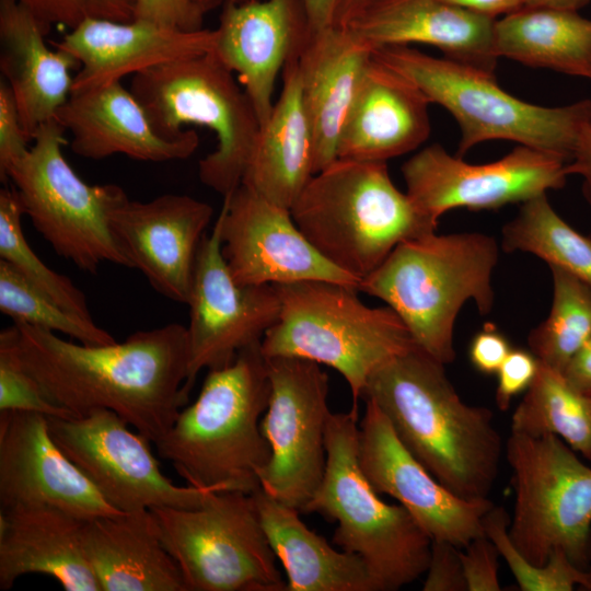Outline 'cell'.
Returning a JSON list of instances; mask_svg holds the SVG:
<instances>
[{"instance_id":"obj_6","label":"cell","mask_w":591,"mask_h":591,"mask_svg":"<svg viewBox=\"0 0 591 591\" xmlns=\"http://www.w3.org/2000/svg\"><path fill=\"white\" fill-rule=\"evenodd\" d=\"M290 212L312 246L359 282L398 244L439 223L396 187L386 162L345 159L312 175Z\"/></svg>"},{"instance_id":"obj_8","label":"cell","mask_w":591,"mask_h":591,"mask_svg":"<svg viewBox=\"0 0 591 591\" xmlns=\"http://www.w3.org/2000/svg\"><path fill=\"white\" fill-rule=\"evenodd\" d=\"M275 287L280 313L262 340L264 356L333 368L349 385L352 408L379 367L416 346L391 308L366 305L354 286L310 280Z\"/></svg>"},{"instance_id":"obj_29","label":"cell","mask_w":591,"mask_h":591,"mask_svg":"<svg viewBox=\"0 0 591 591\" xmlns=\"http://www.w3.org/2000/svg\"><path fill=\"white\" fill-rule=\"evenodd\" d=\"M81 544L101 591H188L150 509L83 520Z\"/></svg>"},{"instance_id":"obj_1","label":"cell","mask_w":591,"mask_h":591,"mask_svg":"<svg viewBox=\"0 0 591 591\" xmlns=\"http://www.w3.org/2000/svg\"><path fill=\"white\" fill-rule=\"evenodd\" d=\"M19 328L25 369L58 405L81 416L114 412L150 442L160 440L187 402V328L170 323L121 343L83 345L26 324Z\"/></svg>"},{"instance_id":"obj_34","label":"cell","mask_w":591,"mask_h":591,"mask_svg":"<svg viewBox=\"0 0 591 591\" xmlns=\"http://www.w3.org/2000/svg\"><path fill=\"white\" fill-rule=\"evenodd\" d=\"M501 248L535 255L591 288V239L556 212L547 194L521 204L515 217L502 228Z\"/></svg>"},{"instance_id":"obj_45","label":"cell","mask_w":591,"mask_h":591,"mask_svg":"<svg viewBox=\"0 0 591 591\" xmlns=\"http://www.w3.org/2000/svg\"><path fill=\"white\" fill-rule=\"evenodd\" d=\"M511 349L501 332L493 325H486L473 337L468 357L478 372L490 375L497 373Z\"/></svg>"},{"instance_id":"obj_4","label":"cell","mask_w":591,"mask_h":591,"mask_svg":"<svg viewBox=\"0 0 591 591\" xmlns=\"http://www.w3.org/2000/svg\"><path fill=\"white\" fill-rule=\"evenodd\" d=\"M270 381L262 343L229 366L208 370L196 401L154 444L187 485L213 493L252 494L270 457L260 430Z\"/></svg>"},{"instance_id":"obj_41","label":"cell","mask_w":591,"mask_h":591,"mask_svg":"<svg viewBox=\"0 0 591 591\" xmlns=\"http://www.w3.org/2000/svg\"><path fill=\"white\" fill-rule=\"evenodd\" d=\"M461 551V560L467 591H500V556L495 543L486 535L470 541Z\"/></svg>"},{"instance_id":"obj_21","label":"cell","mask_w":591,"mask_h":591,"mask_svg":"<svg viewBox=\"0 0 591 591\" xmlns=\"http://www.w3.org/2000/svg\"><path fill=\"white\" fill-rule=\"evenodd\" d=\"M312 30L302 0H253L221 8L212 53L237 73L260 126L273 111L278 74Z\"/></svg>"},{"instance_id":"obj_35","label":"cell","mask_w":591,"mask_h":591,"mask_svg":"<svg viewBox=\"0 0 591 591\" xmlns=\"http://www.w3.org/2000/svg\"><path fill=\"white\" fill-rule=\"evenodd\" d=\"M549 268L552 306L548 316L530 332L528 345L541 363L564 373L591 336V288L560 268Z\"/></svg>"},{"instance_id":"obj_43","label":"cell","mask_w":591,"mask_h":591,"mask_svg":"<svg viewBox=\"0 0 591 591\" xmlns=\"http://www.w3.org/2000/svg\"><path fill=\"white\" fill-rule=\"evenodd\" d=\"M538 363L531 351L511 349L497 371L496 404L500 410H507L512 398L530 387L536 375Z\"/></svg>"},{"instance_id":"obj_3","label":"cell","mask_w":591,"mask_h":591,"mask_svg":"<svg viewBox=\"0 0 591 591\" xmlns=\"http://www.w3.org/2000/svg\"><path fill=\"white\" fill-rule=\"evenodd\" d=\"M512 471L514 505L509 521L495 518L487 536L508 564L519 589L538 591L543 565L555 549L578 567L591 560V467L554 434L511 432L505 447Z\"/></svg>"},{"instance_id":"obj_17","label":"cell","mask_w":591,"mask_h":591,"mask_svg":"<svg viewBox=\"0 0 591 591\" xmlns=\"http://www.w3.org/2000/svg\"><path fill=\"white\" fill-rule=\"evenodd\" d=\"M217 219L223 257L241 286L324 280L358 289L359 280L332 265L312 246L289 209L243 184L223 197Z\"/></svg>"},{"instance_id":"obj_19","label":"cell","mask_w":591,"mask_h":591,"mask_svg":"<svg viewBox=\"0 0 591 591\" xmlns=\"http://www.w3.org/2000/svg\"><path fill=\"white\" fill-rule=\"evenodd\" d=\"M212 207L187 195L166 194L149 201L124 197L109 213L113 234L151 287L187 304L197 250Z\"/></svg>"},{"instance_id":"obj_11","label":"cell","mask_w":591,"mask_h":591,"mask_svg":"<svg viewBox=\"0 0 591 591\" xmlns=\"http://www.w3.org/2000/svg\"><path fill=\"white\" fill-rule=\"evenodd\" d=\"M65 128L53 119L35 134L27 154L10 167L24 215L56 254L95 274L103 263L131 268L109 223L126 193L115 184L89 185L63 158Z\"/></svg>"},{"instance_id":"obj_49","label":"cell","mask_w":591,"mask_h":591,"mask_svg":"<svg viewBox=\"0 0 591 591\" xmlns=\"http://www.w3.org/2000/svg\"><path fill=\"white\" fill-rule=\"evenodd\" d=\"M302 2L313 30L335 24L339 0H302Z\"/></svg>"},{"instance_id":"obj_10","label":"cell","mask_w":591,"mask_h":591,"mask_svg":"<svg viewBox=\"0 0 591 591\" xmlns=\"http://www.w3.org/2000/svg\"><path fill=\"white\" fill-rule=\"evenodd\" d=\"M130 91L160 136L179 138L186 124L215 134L217 148L198 163L204 185L222 197L241 185L260 123L239 80L212 51L141 71Z\"/></svg>"},{"instance_id":"obj_31","label":"cell","mask_w":591,"mask_h":591,"mask_svg":"<svg viewBox=\"0 0 591 591\" xmlns=\"http://www.w3.org/2000/svg\"><path fill=\"white\" fill-rule=\"evenodd\" d=\"M252 496L265 535L286 571V591H380L362 558L338 552L258 487Z\"/></svg>"},{"instance_id":"obj_15","label":"cell","mask_w":591,"mask_h":591,"mask_svg":"<svg viewBox=\"0 0 591 591\" xmlns=\"http://www.w3.org/2000/svg\"><path fill=\"white\" fill-rule=\"evenodd\" d=\"M559 155L517 144L501 159L474 164L432 143L403 165L406 193L429 216L457 208L496 210L561 189L569 176Z\"/></svg>"},{"instance_id":"obj_24","label":"cell","mask_w":591,"mask_h":591,"mask_svg":"<svg viewBox=\"0 0 591 591\" xmlns=\"http://www.w3.org/2000/svg\"><path fill=\"white\" fill-rule=\"evenodd\" d=\"M55 119L71 135L72 152L92 160L124 154L139 161L166 162L187 159L199 146L193 129L176 139L160 136L120 81L72 92Z\"/></svg>"},{"instance_id":"obj_44","label":"cell","mask_w":591,"mask_h":591,"mask_svg":"<svg viewBox=\"0 0 591 591\" xmlns=\"http://www.w3.org/2000/svg\"><path fill=\"white\" fill-rule=\"evenodd\" d=\"M205 14L192 0H138L135 20L184 31L202 28Z\"/></svg>"},{"instance_id":"obj_50","label":"cell","mask_w":591,"mask_h":591,"mask_svg":"<svg viewBox=\"0 0 591 591\" xmlns=\"http://www.w3.org/2000/svg\"><path fill=\"white\" fill-rule=\"evenodd\" d=\"M590 0H523V7H545L561 10L579 11Z\"/></svg>"},{"instance_id":"obj_40","label":"cell","mask_w":591,"mask_h":591,"mask_svg":"<svg viewBox=\"0 0 591 591\" xmlns=\"http://www.w3.org/2000/svg\"><path fill=\"white\" fill-rule=\"evenodd\" d=\"M18 105L5 80L0 82V178L7 181L8 171L23 159L30 148Z\"/></svg>"},{"instance_id":"obj_47","label":"cell","mask_w":591,"mask_h":591,"mask_svg":"<svg viewBox=\"0 0 591 591\" xmlns=\"http://www.w3.org/2000/svg\"><path fill=\"white\" fill-rule=\"evenodd\" d=\"M564 375L578 391L591 395V336L570 360Z\"/></svg>"},{"instance_id":"obj_27","label":"cell","mask_w":591,"mask_h":591,"mask_svg":"<svg viewBox=\"0 0 591 591\" xmlns=\"http://www.w3.org/2000/svg\"><path fill=\"white\" fill-rule=\"evenodd\" d=\"M82 521L53 506L0 509V589L40 573L66 591H101L82 548Z\"/></svg>"},{"instance_id":"obj_14","label":"cell","mask_w":591,"mask_h":591,"mask_svg":"<svg viewBox=\"0 0 591 591\" xmlns=\"http://www.w3.org/2000/svg\"><path fill=\"white\" fill-rule=\"evenodd\" d=\"M47 421L54 441L118 511L196 508L213 493L175 485L160 470L150 441L114 412L95 408L70 419L47 417Z\"/></svg>"},{"instance_id":"obj_39","label":"cell","mask_w":591,"mask_h":591,"mask_svg":"<svg viewBox=\"0 0 591 591\" xmlns=\"http://www.w3.org/2000/svg\"><path fill=\"white\" fill-rule=\"evenodd\" d=\"M37 20L47 35L53 26L69 31L86 20L131 22L138 0H18Z\"/></svg>"},{"instance_id":"obj_7","label":"cell","mask_w":591,"mask_h":591,"mask_svg":"<svg viewBox=\"0 0 591 591\" xmlns=\"http://www.w3.org/2000/svg\"><path fill=\"white\" fill-rule=\"evenodd\" d=\"M372 56L453 116L461 132V158L485 141L509 140L569 161L591 118V99L553 107L532 104L501 89L495 73L410 46L382 47Z\"/></svg>"},{"instance_id":"obj_36","label":"cell","mask_w":591,"mask_h":591,"mask_svg":"<svg viewBox=\"0 0 591 591\" xmlns=\"http://www.w3.org/2000/svg\"><path fill=\"white\" fill-rule=\"evenodd\" d=\"M0 311L11 317L14 324L61 333L83 345L116 343L93 320L83 318L60 306L4 259H0Z\"/></svg>"},{"instance_id":"obj_46","label":"cell","mask_w":591,"mask_h":591,"mask_svg":"<svg viewBox=\"0 0 591 591\" xmlns=\"http://www.w3.org/2000/svg\"><path fill=\"white\" fill-rule=\"evenodd\" d=\"M569 175L582 179V193L591 207V118L583 126L571 159L567 164Z\"/></svg>"},{"instance_id":"obj_37","label":"cell","mask_w":591,"mask_h":591,"mask_svg":"<svg viewBox=\"0 0 591 591\" xmlns=\"http://www.w3.org/2000/svg\"><path fill=\"white\" fill-rule=\"evenodd\" d=\"M24 215L15 188L0 190V258L67 311L93 320L84 293L67 277L47 267L28 245Z\"/></svg>"},{"instance_id":"obj_12","label":"cell","mask_w":591,"mask_h":591,"mask_svg":"<svg viewBox=\"0 0 591 591\" xmlns=\"http://www.w3.org/2000/svg\"><path fill=\"white\" fill-rule=\"evenodd\" d=\"M150 510L188 591H286L252 494L211 493L196 508Z\"/></svg>"},{"instance_id":"obj_25","label":"cell","mask_w":591,"mask_h":591,"mask_svg":"<svg viewBox=\"0 0 591 591\" xmlns=\"http://www.w3.org/2000/svg\"><path fill=\"white\" fill-rule=\"evenodd\" d=\"M430 102L406 77L371 58L337 144V159L386 162L430 135Z\"/></svg>"},{"instance_id":"obj_13","label":"cell","mask_w":591,"mask_h":591,"mask_svg":"<svg viewBox=\"0 0 591 591\" xmlns=\"http://www.w3.org/2000/svg\"><path fill=\"white\" fill-rule=\"evenodd\" d=\"M270 396L260 430L270 457L259 487L299 512L317 490L326 467L328 375L321 364L294 357L266 358Z\"/></svg>"},{"instance_id":"obj_2","label":"cell","mask_w":591,"mask_h":591,"mask_svg":"<svg viewBox=\"0 0 591 591\" xmlns=\"http://www.w3.org/2000/svg\"><path fill=\"white\" fill-rule=\"evenodd\" d=\"M444 367L415 346L379 367L361 398L378 405L405 448L450 491L486 499L499 475L502 438L491 410L464 403Z\"/></svg>"},{"instance_id":"obj_33","label":"cell","mask_w":591,"mask_h":591,"mask_svg":"<svg viewBox=\"0 0 591 591\" xmlns=\"http://www.w3.org/2000/svg\"><path fill=\"white\" fill-rule=\"evenodd\" d=\"M511 432L557 436L591 460V397L573 387L564 373L540 362L533 382L511 416Z\"/></svg>"},{"instance_id":"obj_28","label":"cell","mask_w":591,"mask_h":591,"mask_svg":"<svg viewBox=\"0 0 591 591\" xmlns=\"http://www.w3.org/2000/svg\"><path fill=\"white\" fill-rule=\"evenodd\" d=\"M45 36L34 15L18 0H0V70L31 142L71 95V70L80 66L67 51L50 49Z\"/></svg>"},{"instance_id":"obj_26","label":"cell","mask_w":591,"mask_h":591,"mask_svg":"<svg viewBox=\"0 0 591 591\" xmlns=\"http://www.w3.org/2000/svg\"><path fill=\"white\" fill-rule=\"evenodd\" d=\"M371 58L372 49L337 24L312 30L297 54L314 174L337 160L339 136Z\"/></svg>"},{"instance_id":"obj_30","label":"cell","mask_w":591,"mask_h":591,"mask_svg":"<svg viewBox=\"0 0 591 591\" xmlns=\"http://www.w3.org/2000/svg\"><path fill=\"white\" fill-rule=\"evenodd\" d=\"M297 54L282 69L281 92L260 126L241 183L289 210L314 174L313 138L301 99Z\"/></svg>"},{"instance_id":"obj_16","label":"cell","mask_w":591,"mask_h":591,"mask_svg":"<svg viewBox=\"0 0 591 591\" xmlns=\"http://www.w3.org/2000/svg\"><path fill=\"white\" fill-rule=\"evenodd\" d=\"M187 305L186 397L201 370L229 366L240 351L262 343L280 313L275 285L241 286L234 281L222 254L218 219L199 243Z\"/></svg>"},{"instance_id":"obj_38","label":"cell","mask_w":591,"mask_h":591,"mask_svg":"<svg viewBox=\"0 0 591 591\" xmlns=\"http://www.w3.org/2000/svg\"><path fill=\"white\" fill-rule=\"evenodd\" d=\"M0 410L38 413L65 419L78 417L56 404L25 369L19 352L15 324L0 332Z\"/></svg>"},{"instance_id":"obj_9","label":"cell","mask_w":591,"mask_h":591,"mask_svg":"<svg viewBox=\"0 0 591 591\" xmlns=\"http://www.w3.org/2000/svg\"><path fill=\"white\" fill-rule=\"evenodd\" d=\"M357 408L332 413L326 467L304 512L335 521L333 541L362 558L380 591L397 590L426 573L431 537L402 505H389L369 483L358 456Z\"/></svg>"},{"instance_id":"obj_20","label":"cell","mask_w":591,"mask_h":591,"mask_svg":"<svg viewBox=\"0 0 591 591\" xmlns=\"http://www.w3.org/2000/svg\"><path fill=\"white\" fill-rule=\"evenodd\" d=\"M36 505L82 520L121 512L104 500L54 441L47 416L0 410V509Z\"/></svg>"},{"instance_id":"obj_23","label":"cell","mask_w":591,"mask_h":591,"mask_svg":"<svg viewBox=\"0 0 591 591\" xmlns=\"http://www.w3.org/2000/svg\"><path fill=\"white\" fill-rule=\"evenodd\" d=\"M215 30L184 31L143 20H86L55 44L80 63L72 92L120 81L152 67L212 51Z\"/></svg>"},{"instance_id":"obj_48","label":"cell","mask_w":591,"mask_h":591,"mask_svg":"<svg viewBox=\"0 0 591 591\" xmlns=\"http://www.w3.org/2000/svg\"><path fill=\"white\" fill-rule=\"evenodd\" d=\"M453 5L485 15L498 19L519 10L523 7V0H443Z\"/></svg>"},{"instance_id":"obj_53","label":"cell","mask_w":591,"mask_h":591,"mask_svg":"<svg viewBox=\"0 0 591 591\" xmlns=\"http://www.w3.org/2000/svg\"><path fill=\"white\" fill-rule=\"evenodd\" d=\"M590 397H591V395H590Z\"/></svg>"},{"instance_id":"obj_52","label":"cell","mask_w":591,"mask_h":591,"mask_svg":"<svg viewBox=\"0 0 591 591\" xmlns=\"http://www.w3.org/2000/svg\"><path fill=\"white\" fill-rule=\"evenodd\" d=\"M253 0H192V2L204 13L222 8L229 3H244Z\"/></svg>"},{"instance_id":"obj_5","label":"cell","mask_w":591,"mask_h":591,"mask_svg":"<svg viewBox=\"0 0 591 591\" xmlns=\"http://www.w3.org/2000/svg\"><path fill=\"white\" fill-rule=\"evenodd\" d=\"M496 239L480 232L437 234L398 244L358 290L391 308L417 347L443 364L455 360L454 326L467 301L487 315L495 303Z\"/></svg>"},{"instance_id":"obj_51","label":"cell","mask_w":591,"mask_h":591,"mask_svg":"<svg viewBox=\"0 0 591 591\" xmlns=\"http://www.w3.org/2000/svg\"><path fill=\"white\" fill-rule=\"evenodd\" d=\"M370 1L372 0H339L335 15V24L344 23L351 14Z\"/></svg>"},{"instance_id":"obj_22","label":"cell","mask_w":591,"mask_h":591,"mask_svg":"<svg viewBox=\"0 0 591 591\" xmlns=\"http://www.w3.org/2000/svg\"><path fill=\"white\" fill-rule=\"evenodd\" d=\"M496 19L443 0H372L344 23L372 51L389 46L429 45L443 57L495 73Z\"/></svg>"},{"instance_id":"obj_18","label":"cell","mask_w":591,"mask_h":591,"mask_svg":"<svg viewBox=\"0 0 591 591\" xmlns=\"http://www.w3.org/2000/svg\"><path fill=\"white\" fill-rule=\"evenodd\" d=\"M360 467L378 494L396 499L431 537L463 548L485 534L489 498L463 499L443 486L402 443L391 422L367 399L359 424Z\"/></svg>"},{"instance_id":"obj_32","label":"cell","mask_w":591,"mask_h":591,"mask_svg":"<svg viewBox=\"0 0 591 591\" xmlns=\"http://www.w3.org/2000/svg\"><path fill=\"white\" fill-rule=\"evenodd\" d=\"M498 58L591 80V19L579 11L522 7L495 20Z\"/></svg>"},{"instance_id":"obj_42","label":"cell","mask_w":591,"mask_h":591,"mask_svg":"<svg viewBox=\"0 0 591 591\" xmlns=\"http://www.w3.org/2000/svg\"><path fill=\"white\" fill-rule=\"evenodd\" d=\"M424 591H467L460 547L433 540Z\"/></svg>"}]
</instances>
